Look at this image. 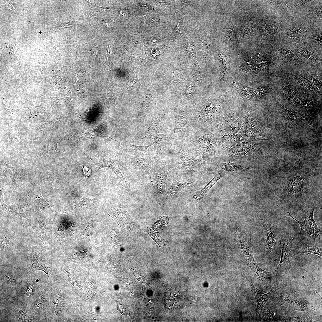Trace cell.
<instances>
[{"label":"cell","instance_id":"6da1fadb","mask_svg":"<svg viewBox=\"0 0 322 322\" xmlns=\"http://www.w3.org/2000/svg\"><path fill=\"white\" fill-rule=\"evenodd\" d=\"M301 161L295 159V165L287 174L283 183V193L288 198H299L309 188L310 173L301 170Z\"/></svg>","mask_w":322,"mask_h":322},{"label":"cell","instance_id":"7a4b0ae2","mask_svg":"<svg viewBox=\"0 0 322 322\" xmlns=\"http://www.w3.org/2000/svg\"><path fill=\"white\" fill-rule=\"evenodd\" d=\"M315 207L310 208L307 211L304 221L297 220L287 212V216L292 217L297 222L301 227L300 232L296 235H303L314 240L322 241V232L316 224L314 219V212Z\"/></svg>","mask_w":322,"mask_h":322},{"label":"cell","instance_id":"3957f363","mask_svg":"<svg viewBox=\"0 0 322 322\" xmlns=\"http://www.w3.org/2000/svg\"><path fill=\"white\" fill-rule=\"evenodd\" d=\"M293 240V239L290 233L285 231L282 232L281 238L279 241L281 249V253L280 263L276 268L278 271H283L290 267V262L289 256Z\"/></svg>","mask_w":322,"mask_h":322},{"label":"cell","instance_id":"277c9868","mask_svg":"<svg viewBox=\"0 0 322 322\" xmlns=\"http://www.w3.org/2000/svg\"><path fill=\"white\" fill-rule=\"evenodd\" d=\"M232 79L234 88L242 96L246 99H251L256 98L267 92L266 89L262 88L257 89L251 88L239 83L233 79Z\"/></svg>","mask_w":322,"mask_h":322},{"label":"cell","instance_id":"5b68a950","mask_svg":"<svg viewBox=\"0 0 322 322\" xmlns=\"http://www.w3.org/2000/svg\"><path fill=\"white\" fill-rule=\"evenodd\" d=\"M244 275L249 282L252 291L255 296L257 303V310L260 311L263 307L272 294L276 290H274L272 288L271 290L267 293L265 294L260 292L256 290L252 282L249 278L245 275Z\"/></svg>","mask_w":322,"mask_h":322},{"label":"cell","instance_id":"8992f818","mask_svg":"<svg viewBox=\"0 0 322 322\" xmlns=\"http://www.w3.org/2000/svg\"><path fill=\"white\" fill-rule=\"evenodd\" d=\"M282 301L285 306L296 310H304L307 307V301L298 296H284Z\"/></svg>","mask_w":322,"mask_h":322},{"label":"cell","instance_id":"52a82bcc","mask_svg":"<svg viewBox=\"0 0 322 322\" xmlns=\"http://www.w3.org/2000/svg\"><path fill=\"white\" fill-rule=\"evenodd\" d=\"M223 176V174L220 173L217 174L203 188L196 192L195 194L193 196L194 199L198 200L201 199L203 198L206 193Z\"/></svg>","mask_w":322,"mask_h":322},{"label":"cell","instance_id":"ba28073f","mask_svg":"<svg viewBox=\"0 0 322 322\" xmlns=\"http://www.w3.org/2000/svg\"><path fill=\"white\" fill-rule=\"evenodd\" d=\"M249 259H248V262L249 266L256 273L258 276L261 279L264 280L267 275L270 273L267 272L261 269L255 261L252 252L250 253Z\"/></svg>","mask_w":322,"mask_h":322},{"label":"cell","instance_id":"9c48e42d","mask_svg":"<svg viewBox=\"0 0 322 322\" xmlns=\"http://www.w3.org/2000/svg\"><path fill=\"white\" fill-rule=\"evenodd\" d=\"M302 246L301 249L297 252V254L304 253H305L306 255L313 254L322 256L321 248L315 246H310L303 242L302 243Z\"/></svg>","mask_w":322,"mask_h":322},{"label":"cell","instance_id":"30bf717a","mask_svg":"<svg viewBox=\"0 0 322 322\" xmlns=\"http://www.w3.org/2000/svg\"><path fill=\"white\" fill-rule=\"evenodd\" d=\"M282 106L283 109V114L287 120L295 122L299 120V118L302 119V114L295 111L287 110Z\"/></svg>","mask_w":322,"mask_h":322},{"label":"cell","instance_id":"8fae6325","mask_svg":"<svg viewBox=\"0 0 322 322\" xmlns=\"http://www.w3.org/2000/svg\"><path fill=\"white\" fill-rule=\"evenodd\" d=\"M168 172V171L166 170L161 174L157 173L156 179L157 184L161 191H165V185Z\"/></svg>","mask_w":322,"mask_h":322},{"label":"cell","instance_id":"7c38bea8","mask_svg":"<svg viewBox=\"0 0 322 322\" xmlns=\"http://www.w3.org/2000/svg\"><path fill=\"white\" fill-rule=\"evenodd\" d=\"M186 50L192 61L196 67H199L196 57V51L194 45L192 43L185 45Z\"/></svg>","mask_w":322,"mask_h":322},{"label":"cell","instance_id":"4fadbf2b","mask_svg":"<svg viewBox=\"0 0 322 322\" xmlns=\"http://www.w3.org/2000/svg\"><path fill=\"white\" fill-rule=\"evenodd\" d=\"M266 244L268 249L271 250L274 249L275 243V238L273 231L270 228L267 230Z\"/></svg>","mask_w":322,"mask_h":322},{"label":"cell","instance_id":"5bb4252c","mask_svg":"<svg viewBox=\"0 0 322 322\" xmlns=\"http://www.w3.org/2000/svg\"><path fill=\"white\" fill-rule=\"evenodd\" d=\"M147 232L152 239L159 245L160 247L166 245V241L163 239L157 232H154L150 229H147Z\"/></svg>","mask_w":322,"mask_h":322},{"label":"cell","instance_id":"9a60e30c","mask_svg":"<svg viewBox=\"0 0 322 322\" xmlns=\"http://www.w3.org/2000/svg\"><path fill=\"white\" fill-rule=\"evenodd\" d=\"M190 184L187 183H180L174 180L170 189V191L173 192L179 191L182 189L189 186Z\"/></svg>","mask_w":322,"mask_h":322},{"label":"cell","instance_id":"2e32d148","mask_svg":"<svg viewBox=\"0 0 322 322\" xmlns=\"http://www.w3.org/2000/svg\"><path fill=\"white\" fill-rule=\"evenodd\" d=\"M185 27L183 21L182 20H179L174 30L173 35L175 36H178L185 32Z\"/></svg>","mask_w":322,"mask_h":322},{"label":"cell","instance_id":"e0dca14e","mask_svg":"<svg viewBox=\"0 0 322 322\" xmlns=\"http://www.w3.org/2000/svg\"><path fill=\"white\" fill-rule=\"evenodd\" d=\"M33 267L35 269L37 267L36 270H42L44 271L45 270L47 271V269L45 266L44 262L43 260L40 258H34L32 264Z\"/></svg>","mask_w":322,"mask_h":322},{"label":"cell","instance_id":"ac0fdd59","mask_svg":"<svg viewBox=\"0 0 322 322\" xmlns=\"http://www.w3.org/2000/svg\"><path fill=\"white\" fill-rule=\"evenodd\" d=\"M168 222V219L167 216H162L161 217L160 219L154 225L153 228L157 229L159 228V227L162 226V225H167Z\"/></svg>","mask_w":322,"mask_h":322},{"label":"cell","instance_id":"d6986e66","mask_svg":"<svg viewBox=\"0 0 322 322\" xmlns=\"http://www.w3.org/2000/svg\"><path fill=\"white\" fill-rule=\"evenodd\" d=\"M115 300L117 304V309L122 315H129L126 311V310L124 308V306L119 301H118L117 300H115L114 299H113Z\"/></svg>","mask_w":322,"mask_h":322},{"label":"cell","instance_id":"ffe728a7","mask_svg":"<svg viewBox=\"0 0 322 322\" xmlns=\"http://www.w3.org/2000/svg\"><path fill=\"white\" fill-rule=\"evenodd\" d=\"M83 171L85 175L87 178L91 174V170L88 166H86L84 167L83 169Z\"/></svg>","mask_w":322,"mask_h":322},{"label":"cell","instance_id":"44dd1931","mask_svg":"<svg viewBox=\"0 0 322 322\" xmlns=\"http://www.w3.org/2000/svg\"><path fill=\"white\" fill-rule=\"evenodd\" d=\"M120 13L122 16H128V13L127 11V10L125 9H123V10H121L120 11Z\"/></svg>","mask_w":322,"mask_h":322},{"label":"cell","instance_id":"7402d4cb","mask_svg":"<svg viewBox=\"0 0 322 322\" xmlns=\"http://www.w3.org/2000/svg\"><path fill=\"white\" fill-rule=\"evenodd\" d=\"M33 287L32 286L30 285L28 287L27 290H26V294L28 296H29V295L30 294L32 290Z\"/></svg>","mask_w":322,"mask_h":322},{"label":"cell","instance_id":"603a6c76","mask_svg":"<svg viewBox=\"0 0 322 322\" xmlns=\"http://www.w3.org/2000/svg\"><path fill=\"white\" fill-rule=\"evenodd\" d=\"M7 240L5 239H1V246L2 247H7Z\"/></svg>","mask_w":322,"mask_h":322},{"label":"cell","instance_id":"cb8c5ba5","mask_svg":"<svg viewBox=\"0 0 322 322\" xmlns=\"http://www.w3.org/2000/svg\"><path fill=\"white\" fill-rule=\"evenodd\" d=\"M5 276H6V277L7 278L10 282H14L16 280L15 279L11 278H9V277H8V276H7V275H6L5 273Z\"/></svg>","mask_w":322,"mask_h":322},{"label":"cell","instance_id":"d4e9b609","mask_svg":"<svg viewBox=\"0 0 322 322\" xmlns=\"http://www.w3.org/2000/svg\"><path fill=\"white\" fill-rule=\"evenodd\" d=\"M179 1L184 4H188L190 1Z\"/></svg>","mask_w":322,"mask_h":322}]
</instances>
